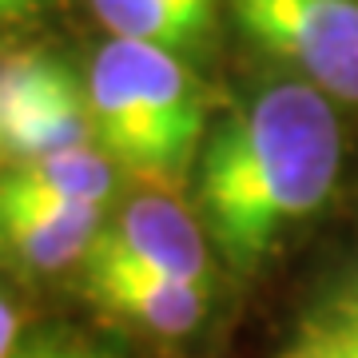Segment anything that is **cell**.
I'll use <instances>...</instances> for the list:
<instances>
[{
	"instance_id": "5b68a950",
	"label": "cell",
	"mask_w": 358,
	"mask_h": 358,
	"mask_svg": "<svg viewBox=\"0 0 358 358\" xmlns=\"http://www.w3.org/2000/svg\"><path fill=\"white\" fill-rule=\"evenodd\" d=\"M84 263L103 267H136L167 275L179 282L211 287V255H207L203 223L167 192L136 195L108 219L100 239L92 243Z\"/></svg>"
},
{
	"instance_id": "7c38bea8",
	"label": "cell",
	"mask_w": 358,
	"mask_h": 358,
	"mask_svg": "<svg viewBox=\"0 0 358 358\" xmlns=\"http://www.w3.org/2000/svg\"><path fill=\"white\" fill-rule=\"evenodd\" d=\"M16 334H20V310L13 307L8 294H0V358H13Z\"/></svg>"
},
{
	"instance_id": "6da1fadb",
	"label": "cell",
	"mask_w": 358,
	"mask_h": 358,
	"mask_svg": "<svg viewBox=\"0 0 358 358\" xmlns=\"http://www.w3.org/2000/svg\"><path fill=\"white\" fill-rule=\"evenodd\" d=\"M343 136L331 100L303 80L255 92L211 128L199 155V223L219 259L255 275L282 235L331 199Z\"/></svg>"
},
{
	"instance_id": "9a60e30c",
	"label": "cell",
	"mask_w": 358,
	"mask_h": 358,
	"mask_svg": "<svg viewBox=\"0 0 358 358\" xmlns=\"http://www.w3.org/2000/svg\"><path fill=\"white\" fill-rule=\"evenodd\" d=\"M0 159H4V152H0Z\"/></svg>"
},
{
	"instance_id": "3957f363",
	"label": "cell",
	"mask_w": 358,
	"mask_h": 358,
	"mask_svg": "<svg viewBox=\"0 0 358 358\" xmlns=\"http://www.w3.org/2000/svg\"><path fill=\"white\" fill-rule=\"evenodd\" d=\"M231 16L303 84L358 103V0H231Z\"/></svg>"
},
{
	"instance_id": "8992f818",
	"label": "cell",
	"mask_w": 358,
	"mask_h": 358,
	"mask_svg": "<svg viewBox=\"0 0 358 358\" xmlns=\"http://www.w3.org/2000/svg\"><path fill=\"white\" fill-rule=\"evenodd\" d=\"M84 294L92 303L155 338H183L207 319V294L211 287L179 282L167 275L136 267H103V263H84Z\"/></svg>"
},
{
	"instance_id": "ba28073f",
	"label": "cell",
	"mask_w": 358,
	"mask_h": 358,
	"mask_svg": "<svg viewBox=\"0 0 358 358\" xmlns=\"http://www.w3.org/2000/svg\"><path fill=\"white\" fill-rule=\"evenodd\" d=\"M112 40L152 44L171 56H195L215 36L219 0H88Z\"/></svg>"
},
{
	"instance_id": "5bb4252c",
	"label": "cell",
	"mask_w": 358,
	"mask_h": 358,
	"mask_svg": "<svg viewBox=\"0 0 358 358\" xmlns=\"http://www.w3.org/2000/svg\"><path fill=\"white\" fill-rule=\"evenodd\" d=\"M44 4V0H0V20H20V16H32Z\"/></svg>"
},
{
	"instance_id": "8fae6325",
	"label": "cell",
	"mask_w": 358,
	"mask_h": 358,
	"mask_svg": "<svg viewBox=\"0 0 358 358\" xmlns=\"http://www.w3.org/2000/svg\"><path fill=\"white\" fill-rule=\"evenodd\" d=\"M16 358H103V355L76 343V338H40L36 346H28L24 355H16Z\"/></svg>"
},
{
	"instance_id": "277c9868",
	"label": "cell",
	"mask_w": 358,
	"mask_h": 358,
	"mask_svg": "<svg viewBox=\"0 0 358 358\" xmlns=\"http://www.w3.org/2000/svg\"><path fill=\"white\" fill-rule=\"evenodd\" d=\"M88 92L52 52L28 48L0 56V152L13 164L92 143Z\"/></svg>"
},
{
	"instance_id": "4fadbf2b",
	"label": "cell",
	"mask_w": 358,
	"mask_h": 358,
	"mask_svg": "<svg viewBox=\"0 0 358 358\" xmlns=\"http://www.w3.org/2000/svg\"><path fill=\"white\" fill-rule=\"evenodd\" d=\"M287 358H343V355H338V350H331L327 343H319L315 334L303 331V338H299V343L287 350Z\"/></svg>"
},
{
	"instance_id": "9c48e42d",
	"label": "cell",
	"mask_w": 358,
	"mask_h": 358,
	"mask_svg": "<svg viewBox=\"0 0 358 358\" xmlns=\"http://www.w3.org/2000/svg\"><path fill=\"white\" fill-rule=\"evenodd\" d=\"M0 187L28 199H52V203H92L103 207L115 192V164L96 148H72L32 164H13L0 176Z\"/></svg>"
},
{
	"instance_id": "52a82bcc",
	"label": "cell",
	"mask_w": 358,
	"mask_h": 358,
	"mask_svg": "<svg viewBox=\"0 0 358 358\" xmlns=\"http://www.w3.org/2000/svg\"><path fill=\"white\" fill-rule=\"evenodd\" d=\"M103 223V207L28 199L0 187V255L24 271H64L84 263Z\"/></svg>"
},
{
	"instance_id": "30bf717a",
	"label": "cell",
	"mask_w": 358,
	"mask_h": 358,
	"mask_svg": "<svg viewBox=\"0 0 358 358\" xmlns=\"http://www.w3.org/2000/svg\"><path fill=\"white\" fill-rule=\"evenodd\" d=\"M307 334H315L319 343L338 350L343 358H358V291H338L319 307V315H310Z\"/></svg>"
},
{
	"instance_id": "7a4b0ae2",
	"label": "cell",
	"mask_w": 358,
	"mask_h": 358,
	"mask_svg": "<svg viewBox=\"0 0 358 358\" xmlns=\"http://www.w3.org/2000/svg\"><path fill=\"white\" fill-rule=\"evenodd\" d=\"M84 92L96 148L115 171L176 195L211 136L207 96L187 64L152 44L108 40L92 56Z\"/></svg>"
}]
</instances>
